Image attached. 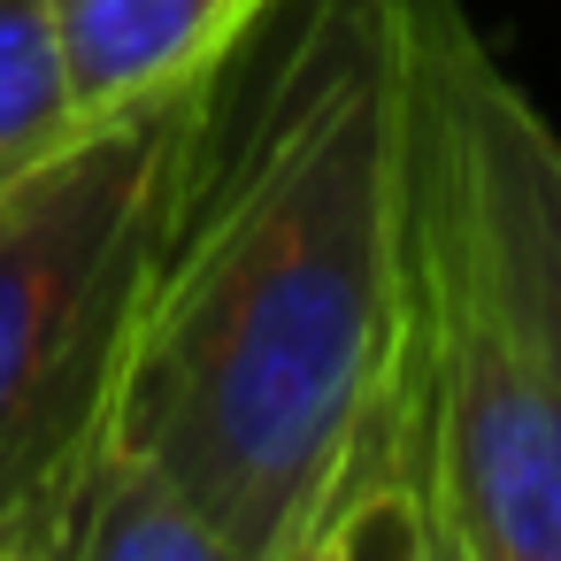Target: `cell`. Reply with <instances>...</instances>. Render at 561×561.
Listing matches in <instances>:
<instances>
[{
    "label": "cell",
    "mask_w": 561,
    "mask_h": 561,
    "mask_svg": "<svg viewBox=\"0 0 561 561\" xmlns=\"http://www.w3.org/2000/svg\"><path fill=\"white\" fill-rule=\"evenodd\" d=\"M408 0H254L178 154L124 431L231 561H300L408 277Z\"/></svg>",
    "instance_id": "obj_1"
},
{
    "label": "cell",
    "mask_w": 561,
    "mask_h": 561,
    "mask_svg": "<svg viewBox=\"0 0 561 561\" xmlns=\"http://www.w3.org/2000/svg\"><path fill=\"white\" fill-rule=\"evenodd\" d=\"M70 561H231V546L208 523V507L178 484V469L116 423L85 477Z\"/></svg>",
    "instance_id": "obj_6"
},
{
    "label": "cell",
    "mask_w": 561,
    "mask_h": 561,
    "mask_svg": "<svg viewBox=\"0 0 561 561\" xmlns=\"http://www.w3.org/2000/svg\"><path fill=\"white\" fill-rule=\"evenodd\" d=\"M0 178H9V170H0Z\"/></svg>",
    "instance_id": "obj_8"
},
{
    "label": "cell",
    "mask_w": 561,
    "mask_h": 561,
    "mask_svg": "<svg viewBox=\"0 0 561 561\" xmlns=\"http://www.w3.org/2000/svg\"><path fill=\"white\" fill-rule=\"evenodd\" d=\"M408 277L392 346L431 408L438 546L446 561H561V377L546 369L500 262L446 62V0H408Z\"/></svg>",
    "instance_id": "obj_3"
},
{
    "label": "cell",
    "mask_w": 561,
    "mask_h": 561,
    "mask_svg": "<svg viewBox=\"0 0 561 561\" xmlns=\"http://www.w3.org/2000/svg\"><path fill=\"white\" fill-rule=\"evenodd\" d=\"M201 70L0 178V561H70L85 477L124 415Z\"/></svg>",
    "instance_id": "obj_2"
},
{
    "label": "cell",
    "mask_w": 561,
    "mask_h": 561,
    "mask_svg": "<svg viewBox=\"0 0 561 561\" xmlns=\"http://www.w3.org/2000/svg\"><path fill=\"white\" fill-rule=\"evenodd\" d=\"M85 116L70 101L62 32L47 0H0V170H24Z\"/></svg>",
    "instance_id": "obj_7"
},
{
    "label": "cell",
    "mask_w": 561,
    "mask_h": 561,
    "mask_svg": "<svg viewBox=\"0 0 561 561\" xmlns=\"http://www.w3.org/2000/svg\"><path fill=\"white\" fill-rule=\"evenodd\" d=\"M446 62L461 85L500 262L515 277V300H523V323H530L546 369L561 377V124L507 78V62L484 47L461 0H446Z\"/></svg>",
    "instance_id": "obj_4"
},
{
    "label": "cell",
    "mask_w": 561,
    "mask_h": 561,
    "mask_svg": "<svg viewBox=\"0 0 561 561\" xmlns=\"http://www.w3.org/2000/svg\"><path fill=\"white\" fill-rule=\"evenodd\" d=\"M78 116H108L170 78H193L254 0H47Z\"/></svg>",
    "instance_id": "obj_5"
}]
</instances>
